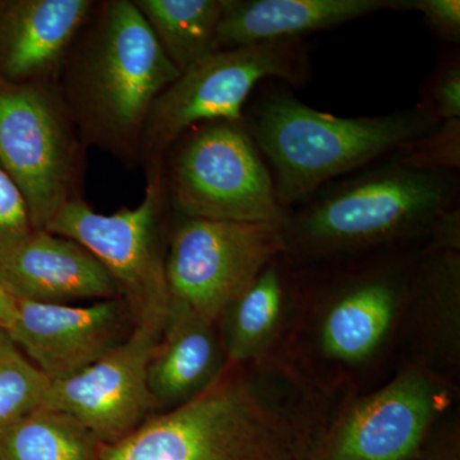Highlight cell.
Returning <instances> with one entry per match:
<instances>
[{
    "instance_id": "cell-2",
    "label": "cell",
    "mask_w": 460,
    "mask_h": 460,
    "mask_svg": "<svg viewBox=\"0 0 460 460\" xmlns=\"http://www.w3.org/2000/svg\"><path fill=\"white\" fill-rule=\"evenodd\" d=\"M180 75L133 0H96L57 84L84 146L132 172L148 111Z\"/></svg>"
},
{
    "instance_id": "cell-13",
    "label": "cell",
    "mask_w": 460,
    "mask_h": 460,
    "mask_svg": "<svg viewBox=\"0 0 460 460\" xmlns=\"http://www.w3.org/2000/svg\"><path fill=\"white\" fill-rule=\"evenodd\" d=\"M133 329L132 314L122 298L89 305L16 301L5 332L41 374L58 381L98 362L127 341Z\"/></svg>"
},
{
    "instance_id": "cell-11",
    "label": "cell",
    "mask_w": 460,
    "mask_h": 460,
    "mask_svg": "<svg viewBox=\"0 0 460 460\" xmlns=\"http://www.w3.org/2000/svg\"><path fill=\"white\" fill-rule=\"evenodd\" d=\"M454 398L452 381L407 365L371 394L338 408L314 460H417Z\"/></svg>"
},
{
    "instance_id": "cell-22",
    "label": "cell",
    "mask_w": 460,
    "mask_h": 460,
    "mask_svg": "<svg viewBox=\"0 0 460 460\" xmlns=\"http://www.w3.org/2000/svg\"><path fill=\"white\" fill-rule=\"evenodd\" d=\"M50 380L0 332V431L41 407Z\"/></svg>"
},
{
    "instance_id": "cell-7",
    "label": "cell",
    "mask_w": 460,
    "mask_h": 460,
    "mask_svg": "<svg viewBox=\"0 0 460 460\" xmlns=\"http://www.w3.org/2000/svg\"><path fill=\"white\" fill-rule=\"evenodd\" d=\"M174 213L239 223L284 224L274 180L247 120H211L183 133L164 157Z\"/></svg>"
},
{
    "instance_id": "cell-18",
    "label": "cell",
    "mask_w": 460,
    "mask_h": 460,
    "mask_svg": "<svg viewBox=\"0 0 460 460\" xmlns=\"http://www.w3.org/2000/svg\"><path fill=\"white\" fill-rule=\"evenodd\" d=\"M385 11H410V0H224L215 51L304 39Z\"/></svg>"
},
{
    "instance_id": "cell-8",
    "label": "cell",
    "mask_w": 460,
    "mask_h": 460,
    "mask_svg": "<svg viewBox=\"0 0 460 460\" xmlns=\"http://www.w3.org/2000/svg\"><path fill=\"white\" fill-rule=\"evenodd\" d=\"M172 219L162 177L146 181L136 208L124 206L104 215L77 199L59 211L47 230L93 253L117 284L135 328L162 334L172 305L165 259Z\"/></svg>"
},
{
    "instance_id": "cell-14",
    "label": "cell",
    "mask_w": 460,
    "mask_h": 460,
    "mask_svg": "<svg viewBox=\"0 0 460 460\" xmlns=\"http://www.w3.org/2000/svg\"><path fill=\"white\" fill-rule=\"evenodd\" d=\"M0 286L16 301L75 305L120 298L93 253L72 239L35 229L0 260Z\"/></svg>"
},
{
    "instance_id": "cell-26",
    "label": "cell",
    "mask_w": 460,
    "mask_h": 460,
    "mask_svg": "<svg viewBox=\"0 0 460 460\" xmlns=\"http://www.w3.org/2000/svg\"><path fill=\"white\" fill-rule=\"evenodd\" d=\"M410 11L420 12L425 25L441 40L459 44V0H410Z\"/></svg>"
},
{
    "instance_id": "cell-15",
    "label": "cell",
    "mask_w": 460,
    "mask_h": 460,
    "mask_svg": "<svg viewBox=\"0 0 460 460\" xmlns=\"http://www.w3.org/2000/svg\"><path fill=\"white\" fill-rule=\"evenodd\" d=\"M96 0H0V81L57 84Z\"/></svg>"
},
{
    "instance_id": "cell-20",
    "label": "cell",
    "mask_w": 460,
    "mask_h": 460,
    "mask_svg": "<svg viewBox=\"0 0 460 460\" xmlns=\"http://www.w3.org/2000/svg\"><path fill=\"white\" fill-rule=\"evenodd\" d=\"M177 71L215 53L224 0H133Z\"/></svg>"
},
{
    "instance_id": "cell-24",
    "label": "cell",
    "mask_w": 460,
    "mask_h": 460,
    "mask_svg": "<svg viewBox=\"0 0 460 460\" xmlns=\"http://www.w3.org/2000/svg\"><path fill=\"white\" fill-rule=\"evenodd\" d=\"M420 107L428 111L436 123L460 119V58L449 53L438 60L434 74L426 83Z\"/></svg>"
},
{
    "instance_id": "cell-19",
    "label": "cell",
    "mask_w": 460,
    "mask_h": 460,
    "mask_svg": "<svg viewBox=\"0 0 460 460\" xmlns=\"http://www.w3.org/2000/svg\"><path fill=\"white\" fill-rule=\"evenodd\" d=\"M301 305L296 268L283 256L277 257L217 323L229 365H250L279 356L278 347L296 323Z\"/></svg>"
},
{
    "instance_id": "cell-23",
    "label": "cell",
    "mask_w": 460,
    "mask_h": 460,
    "mask_svg": "<svg viewBox=\"0 0 460 460\" xmlns=\"http://www.w3.org/2000/svg\"><path fill=\"white\" fill-rule=\"evenodd\" d=\"M399 162L429 172H458L460 169V119L445 120L428 135L411 142L395 154Z\"/></svg>"
},
{
    "instance_id": "cell-3",
    "label": "cell",
    "mask_w": 460,
    "mask_h": 460,
    "mask_svg": "<svg viewBox=\"0 0 460 460\" xmlns=\"http://www.w3.org/2000/svg\"><path fill=\"white\" fill-rule=\"evenodd\" d=\"M459 204V175L411 168L395 155L329 183L290 210L284 259L296 268L356 259L420 239Z\"/></svg>"
},
{
    "instance_id": "cell-17",
    "label": "cell",
    "mask_w": 460,
    "mask_h": 460,
    "mask_svg": "<svg viewBox=\"0 0 460 460\" xmlns=\"http://www.w3.org/2000/svg\"><path fill=\"white\" fill-rule=\"evenodd\" d=\"M228 366L217 323L172 298L168 319L147 366L155 414L198 398Z\"/></svg>"
},
{
    "instance_id": "cell-28",
    "label": "cell",
    "mask_w": 460,
    "mask_h": 460,
    "mask_svg": "<svg viewBox=\"0 0 460 460\" xmlns=\"http://www.w3.org/2000/svg\"><path fill=\"white\" fill-rule=\"evenodd\" d=\"M16 313V301L0 286V332H7Z\"/></svg>"
},
{
    "instance_id": "cell-25",
    "label": "cell",
    "mask_w": 460,
    "mask_h": 460,
    "mask_svg": "<svg viewBox=\"0 0 460 460\" xmlns=\"http://www.w3.org/2000/svg\"><path fill=\"white\" fill-rule=\"evenodd\" d=\"M35 230L20 190L0 169V260Z\"/></svg>"
},
{
    "instance_id": "cell-10",
    "label": "cell",
    "mask_w": 460,
    "mask_h": 460,
    "mask_svg": "<svg viewBox=\"0 0 460 460\" xmlns=\"http://www.w3.org/2000/svg\"><path fill=\"white\" fill-rule=\"evenodd\" d=\"M283 252V224L174 213L165 259L172 298L217 323L224 311Z\"/></svg>"
},
{
    "instance_id": "cell-21",
    "label": "cell",
    "mask_w": 460,
    "mask_h": 460,
    "mask_svg": "<svg viewBox=\"0 0 460 460\" xmlns=\"http://www.w3.org/2000/svg\"><path fill=\"white\" fill-rule=\"evenodd\" d=\"M102 445L74 417L39 407L0 431V460H96Z\"/></svg>"
},
{
    "instance_id": "cell-12",
    "label": "cell",
    "mask_w": 460,
    "mask_h": 460,
    "mask_svg": "<svg viewBox=\"0 0 460 460\" xmlns=\"http://www.w3.org/2000/svg\"><path fill=\"white\" fill-rule=\"evenodd\" d=\"M160 335L133 329L119 347L63 380L50 381L41 407L74 417L102 445L113 444L155 414L147 366Z\"/></svg>"
},
{
    "instance_id": "cell-6",
    "label": "cell",
    "mask_w": 460,
    "mask_h": 460,
    "mask_svg": "<svg viewBox=\"0 0 460 460\" xmlns=\"http://www.w3.org/2000/svg\"><path fill=\"white\" fill-rule=\"evenodd\" d=\"M313 75L305 39L244 45L215 51L181 72L154 102L141 136V169L162 178L169 148L184 132L211 120L246 119L244 107L257 84L278 78L305 86Z\"/></svg>"
},
{
    "instance_id": "cell-16",
    "label": "cell",
    "mask_w": 460,
    "mask_h": 460,
    "mask_svg": "<svg viewBox=\"0 0 460 460\" xmlns=\"http://www.w3.org/2000/svg\"><path fill=\"white\" fill-rule=\"evenodd\" d=\"M402 326L413 357L408 365L454 383L460 365V251L425 246Z\"/></svg>"
},
{
    "instance_id": "cell-27",
    "label": "cell",
    "mask_w": 460,
    "mask_h": 460,
    "mask_svg": "<svg viewBox=\"0 0 460 460\" xmlns=\"http://www.w3.org/2000/svg\"><path fill=\"white\" fill-rule=\"evenodd\" d=\"M447 416L436 423L417 460H459V425Z\"/></svg>"
},
{
    "instance_id": "cell-4",
    "label": "cell",
    "mask_w": 460,
    "mask_h": 460,
    "mask_svg": "<svg viewBox=\"0 0 460 460\" xmlns=\"http://www.w3.org/2000/svg\"><path fill=\"white\" fill-rule=\"evenodd\" d=\"M246 120L274 171L278 201L288 210L332 181L395 155L440 124L420 105L377 117H335L288 89L266 91Z\"/></svg>"
},
{
    "instance_id": "cell-1",
    "label": "cell",
    "mask_w": 460,
    "mask_h": 460,
    "mask_svg": "<svg viewBox=\"0 0 460 460\" xmlns=\"http://www.w3.org/2000/svg\"><path fill=\"white\" fill-rule=\"evenodd\" d=\"M338 408L287 354L229 365L206 392L151 416L96 460H314Z\"/></svg>"
},
{
    "instance_id": "cell-9",
    "label": "cell",
    "mask_w": 460,
    "mask_h": 460,
    "mask_svg": "<svg viewBox=\"0 0 460 460\" xmlns=\"http://www.w3.org/2000/svg\"><path fill=\"white\" fill-rule=\"evenodd\" d=\"M87 150L57 84L0 81V169L25 199L33 228L47 230L84 198Z\"/></svg>"
},
{
    "instance_id": "cell-5",
    "label": "cell",
    "mask_w": 460,
    "mask_h": 460,
    "mask_svg": "<svg viewBox=\"0 0 460 460\" xmlns=\"http://www.w3.org/2000/svg\"><path fill=\"white\" fill-rule=\"evenodd\" d=\"M423 250L348 259L310 286L298 272L302 305L314 313L308 349L317 362L344 375L384 353L402 326Z\"/></svg>"
}]
</instances>
